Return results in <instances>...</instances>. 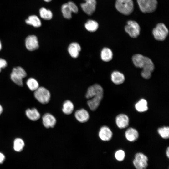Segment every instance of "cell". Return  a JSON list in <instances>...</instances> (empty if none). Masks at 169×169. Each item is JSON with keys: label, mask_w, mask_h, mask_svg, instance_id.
<instances>
[{"label": "cell", "mask_w": 169, "mask_h": 169, "mask_svg": "<svg viewBox=\"0 0 169 169\" xmlns=\"http://www.w3.org/2000/svg\"><path fill=\"white\" fill-rule=\"evenodd\" d=\"M132 61L135 66L142 68L143 70L151 73L154 69V64L151 59L140 54H136L132 57Z\"/></svg>", "instance_id": "1"}, {"label": "cell", "mask_w": 169, "mask_h": 169, "mask_svg": "<svg viewBox=\"0 0 169 169\" xmlns=\"http://www.w3.org/2000/svg\"><path fill=\"white\" fill-rule=\"evenodd\" d=\"M115 6L118 11L125 15L130 14L134 8L132 0H116Z\"/></svg>", "instance_id": "2"}, {"label": "cell", "mask_w": 169, "mask_h": 169, "mask_svg": "<svg viewBox=\"0 0 169 169\" xmlns=\"http://www.w3.org/2000/svg\"><path fill=\"white\" fill-rule=\"evenodd\" d=\"M34 96L40 103L45 104L50 101L51 95L49 91L43 87H39L34 92Z\"/></svg>", "instance_id": "3"}, {"label": "cell", "mask_w": 169, "mask_h": 169, "mask_svg": "<svg viewBox=\"0 0 169 169\" xmlns=\"http://www.w3.org/2000/svg\"><path fill=\"white\" fill-rule=\"evenodd\" d=\"M141 10L144 13H151L157 7V0H137Z\"/></svg>", "instance_id": "4"}, {"label": "cell", "mask_w": 169, "mask_h": 169, "mask_svg": "<svg viewBox=\"0 0 169 169\" xmlns=\"http://www.w3.org/2000/svg\"><path fill=\"white\" fill-rule=\"evenodd\" d=\"M154 38L157 40L162 41L165 40L168 34V30L163 23L157 24L152 31Z\"/></svg>", "instance_id": "5"}, {"label": "cell", "mask_w": 169, "mask_h": 169, "mask_svg": "<svg viewBox=\"0 0 169 169\" xmlns=\"http://www.w3.org/2000/svg\"><path fill=\"white\" fill-rule=\"evenodd\" d=\"M26 75V73L24 69L18 66L13 69L10 76L12 80L15 83L21 86L23 85V79Z\"/></svg>", "instance_id": "6"}, {"label": "cell", "mask_w": 169, "mask_h": 169, "mask_svg": "<svg viewBox=\"0 0 169 169\" xmlns=\"http://www.w3.org/2000/svg\"><path fill=\"white\" fill-rule=\"evenodd\" d=\"M125 29L129 35L133 38H136L140 34V27L138 23L134 21H128Z\"/></svg>", "instance_id": "7"}, {"label": "cell", "mask_w": 169, "mask_h": 169, "mask_svg": "<svg viewBox=\"0 0 169 169\" xmlns=\"http://www.w3.org/2000/svg\"><path fill=\"white\" fill-rule=\"evenodd\" d=\"M103 89L100 84H97L90 86L85 95L86 97L88 99L97 97H103Z\"/></svg>", "instance_id": "8"}, {"label": "cell", "mask_w": 169, "mask_h": 169, "mask_svg": "<svg viewBox=\"0 0 169 169\" xmlns=\"http://www.w3.org/2000/svg\"><path fill=\"white\" fill-rule=\"evenodd\" d=\"M25 43L27 49L30 51L35 50L39 47L37 38L34 35L28 36L26 39Z\"/></svg>", "instance_id": "9"}, {"label": "cell", "mask_w": 169, "mask_h": 169, "mask_svg": "<svg viewBox=\"0 0 169 169\" xmlns=\"http://www.w3.org/2000/svg\"><path fill=\"white\" fill-rule=\"evenodd\" d=\"M96 2L95 0H88L82 3L81 7L83 11L88 15H92L96 9Z\"/></svg>", "instance_id": "10"}, {"label": "cell", "mask_w": 169, "mask_h": 169, "mask_svg": "<svg viewBox=\"0 0 169 169\" xmlns=\"http://www.w3.org/2000/svg\"><path fill=\"white\" fill-rule=\"evenodd\" d=\"M42 123L46 128H53L56 123L55 118L49 113L44 114L42 117Z\"/></svg>", "instance_id": "11"}, {"label": "cell", "mask_w": 169, "mask_h": 169, "mask_svg": "<svg viewBox=\"0 0 169 169\" xmlns=\"http://www.w3.org/2000/svg\"><path fill=\"white\" fill-rule=\"evenodd\" d=\"M99 136L100 139L104 141H108L112 138V132L108 127L104 126L100 128L99 132Z\"/></svg>", "instance_id": "12"}, {"label": "cell", "mask_w": 169, "mask_h": 169, "mask_svg": "<svg viewBox=\"0 0 169 169\" xmlns=\"http://www.w3.org/2000/svg\"><path fill=\"white\" fill-rule=\"evenodd\" d=\"M129 122L128 116L125 114H120L116 117V123L119 128L123 129L127 127L129 125Z\"/></svg>", "instance_id": "13"}, {"label": "cell", "mask_w": 169, "mask_h": 169, "mask_svg": "<svg viewBox=\"0 0 169 169\" xmlns=\"http://www.w3.org/2000/svg\"><path fill=\"white\" fill-rule=\"evenodd\" d=\"M74 116L76 120L81 123L86 122L90 117L88 112L84 109H81L76 111Z\"/></svg>", "instance_id": "14"}, {"label": "cell", "mask_w": 169, "mask_h": 169, "mask_svg": "<svg viewBox=\"0 0 169 169\" xmlns=\"http://www.w3.org/2000/svg\"><path fill=\"white\" fill-rule=\"evenodd\" d=\"M81 49L80 45L76 42L71 43L68 47L69 53L73 58H77L78 57Z\"/></svg>", "instance_id": "15"}, {"label": "cell", "mask_w": 169, "mask_h": 169, "mask_svg": "<svg viewBox=\"0 0 169 169\" xmlns=\"http://www.w3.org/2000/svg\"><path fill=\"white\" fill-rule=\"evenodd\" d=\"M125 136L128 141L133 142L136 140L138 138L139 133L136 129L132 127H130L125 131Z\"/></svg>", "instance_id": "16"}, {"label": "cell", "mask_w": 169, "mask_h": 169, "mask_svg": "<svg viewBox=\"0 0 169 169\" xmlns=\"http://www.w3.org/2000/svg\"><path fill=\"white\" fill-rule=\"evenodd\" d=\"M26 116L30 120L36 121L38 120L40 117V115L35 108L28 109L25 111Z\"/></svg>", "instance_id": "17"}, {"label": "cell", "mask_w": 169, "mask_h": 169, "mask_svg": "<svg viewBox=\"0 0 169 169\" xmlns=\"http://www.w3.org/2000/svg\"><path fill=\"white\" fill-rule=\"evenodd\" d=\"M111 76V81L116 84H120L123 83L125 80L124 75L118 71L113 72Z\"/></svg>", "instance_id": "18"}, {"label": "cell", "mask_w": 169, "mask_h": 169, "mask_svg": "<svg viewBox=\"0 0 169 169\" xmlns=\"http://www.w3.org/2000/svg\"><path fill=\"white\" fill-rule=\"evenodd\" d=\"M143 167V169H146L148 166L147 157L144 154L141 152L136 154L134 159Z\"/></svg>", "instance_id": "19"}, {"label": "cell", "mask_w": 169, "mask_h": 169, "mask_svg": "<svg viewBox=\"0 0 169 169\" xmlns=\"http://www.w3.org/2000/svg\"><path fill=\"white\" fill-rule=\"evenodd\" d=\"M102 98V97H95L89 99L87 103L90 109L92 111L96 110L99 106Z\"/></svg>", "instance_id": "20"}, {"label": "cell", "mask_w": 169, "mask_h": 169, "mask_svg": "<svg viewBox=\"0 0 169 169\" xmlns=\"http://www.w3.org/2000/svg\"><path fill=\"white\" fill-rule=\"evenodd\" d=\"M100 56L101 59L103 61L106 62H109L112 58V52L109 48H104L101 51Z\"/></svg>", "instance_id": "21"}, {"label": "cell", "mask_w": 169, "mask_h": 169, "mask_svg": "<svg viewBox=\"0 0 169 169\" xmlns=\"http://www.w3.org/2000/svg\"><path fill=\"white\" fill-rule=\"evenodd\" d=\"M74 106L73 103L69 100H66L63 103L62 110L66 115H70L73 112Z\"/></svg>", "instance_id": "22"}, {"label": "cell", "mask_w": 169, "mask_h": 169, "mask_svg": "<svg viewBox=\"0 0 169 169\" xmlns=\"http://www.w3.org/2000/svg\"><path fill=\"white\" fill-rule=\"evenodd\" d=\"M135 108L139 112H142L146 111L148 109L146 100L144 99H141L136 104Z\"/></svg>", "instance_id": "23"}, {"label": "cell", "mask_w": 169, "mask_h": 169, "mask_svg": "<svg viewBox=\"0 0 169 169\" xmlns=\"http://www.w3.org/2000/svg\"><path fill=\"white\" fill-rule=\"evenodd\" d=\"M26 22L27 24L35 27H39L41 25L40 19L36 15H32L29 16L28 18L26 20Z\"/></svg>", "instance_id": "24"}, {"label": "cell", "mask_w": 169, "mask_h": 169, "mask_svg": "<svg viewBox=\"0 0 169 169\" xmlns=\"http://www.w3.org/2000/svg\"><path fill=\"white\" fill-rule=\"evenodd\" d=\"M85 27L89 31L94 32L98 28L99 25L96 21L92 20H89L85 23Z\"/></svg>", "instance_id": "25"}, {"label": "cell", "mask_w": 169, "mask_h": 169, "mask_svg": "<svg viewBox=\"0 0 169 169\" xmlns=\"http://www.w3.org/2000/svg\"><path fill=\"white\" fill-rule=\"evenodd\" d=\"M25 146L23 140L20 138H16L13 141V149L18 152L21 151Z\"/></svg>", "instance_id": "26"}, {"label": "cell", "mask_w": 169, "mask_h": 169, "mask_svg": "<svg viewBox=\"0 0 169 169\" xmlns=\"http://www.w3.org/2000/svg\"><path fill=\"white\" fill-rule=\"evenodd\" d=\"M39 14L40 17L43 19L46 20H49L53 17L52 12L49 10L47 9L44 7L41 8L39 10Z\"/></svg>", "instance_id": "27"}, {"label": "cell", "mask_w": 169, "mask_h": 169, "mask_svg": "<svg viewBox=\"0 0 169 169\" xmlns=\"http://www.w3.org/2000/svg\"><path fill=\"white\" fill-rule=\"evenodd\" d=\"M61 11L64 17L66 19H69L72 17V11L70 9L67 3L63 4L61 7Z\"/></svg>", "instance_id": "28"}, {"label": "cell", "mask_w": 169, "mask_h": 169, "mask_svg": "<svg viewBox=\"0 0 169 169\" xmlns=\"http://www.w3.org/2000/svg\"><path fill=\"white\" fill-rule=\"evenodd\" d=\"M27 84L29 89L32 91H34L39 87L38 81L32 78H30L28 80Z\"/></svg>", "instance_id": "29"}, {"label": "cell", "mask_w": 169, "mask_h": 169, "mask_svg": "<svg viewBox=\"0 0 169 169\" xmlns=\"http://www.w3.org/2000/svg\"><path fill=\"white\" fill-rule=\"evenodd\" d=\"M158 132L161 136L164 139H167L169 137V127L164 126L159 128L157 130Z\"/></svg>", "instance_id": "30"}, {"label": "cell", "mask_w": 169, "mask_h": 169, "mask_svg": "<svg viewBox=\"0 0 169 169\" xmlns=\"http://www.w3.org/2000/svg\"><path fill=\"white\" fill-rule=\"evenodd\" d=\"M125 152L122 150H119L117 151L115 153V159L119 161H123L125 157Z\"/></svg>", "instance_id": "31"}, {"label": "cell", "mask_w": 169, "mask_h": 169, "mask_svg": "<svg viewBox=\"0 0 169 169\" xmlns=\"http://www.w3.org/2000/svg\"><path fill=\"white\" fill-rule=\"evenodd\" d=\"M67 4L72 12L76 13L78 12V7L74 2L69 1L67 3Z\"/></svg>", "instance_id": "32"}, {"label": "cell", "mask_w": 169, "mask_h": 169, "mask_svg": "<svg viewBox=\"0 0 169 169\" xmlns=\"http://www.w3.org/2000/svg\"><path fill=\"white\" fill-rule=\"evenodd\" d=\"M142 77L146 79H149L151 75V72L148 71L143 70L141 73Z\"/></svg>", "instance_id": "33"}, {"label": "cell", "mask_w": 169, "mask_h": 169, "mask_svg": "<svg viewBox=\"0 0 169 169\" xmlns=\"http://www.w3.org/2000/svg\"><path fill=\"white\" fill-rule=\"evenodd\" d=\"M7 65L6 61L4 59L0 58V72L2 69L5 68Z\"/></svg>", "instance_id": "34"}, {"label": "cell", "mask_w": 169, "mask_h": 169, "mask_svg": "<svg viewBox=\"0 0 169 169\" xmlns=\"http://www.w3.org/2000/svg\"><path fill=\"white\" fill-rule=\"evenodd\" d=\"M133 163L136 169H143L142 166L135 159L133 160Z\"/></svg>", "instance_id": "35"}, {"label": "cell", "mask_w": 169, "mask_h": 169, "mask_svg": "<svg viewBox=\"0 0 169 169\" xmlns=\"http://www.w3.org/2000/svg\"><path fill=\"white\" fill-rule=\"evenodd\" d=\"M5 159V156L4 155L0 152V164L2 163Z\"/></svg>", "instance_id": "36"}, {"label": "cell", "mask_w": 169, "mask_h": 169, "mask_svg": "<svg viewBox=\"0 0 169 169\" xmlns=\"http://www.w3.org/2000/svg\"><path fill=\"white\" fill-rule=\"evenodd\" d=\"M166 154L167 156V157L168 158H169V147H168V148H167L166 150Z\"/></svg>", "instance_id": "37"}, {"label": "cell", "mask_w": 169, "mask_h": 169, "mask_svg": "<svg viewBox=\"0 0 169 169\" xmlns=\"http://www.w3.org/2000/svg\"><path fill=\"white\" fill-rule=\"evenodd\" d=\"M3 111V107L0 104V115L2 113Z\"/></svg>", "instance_id": "38"}, {"label": "cell", "mask_w": 169, "mask_h": 169, "mask_svg": "<svg viewBox=\"0 0 169 169\" xmlns=\"http://www.w3.org/2000/svg\"><path fill=\"white\" fill-rule=\"evenodd\" d=\"M1 48H2V44H1V42L0 41V50H1Z\"/></svg>", "instance_id": "39"}, {"label": "cell", "mask_w": 169, "mask_h": 169, "mask_svg": "<svg viewBox=\"0 0 169 169\" xmlns=\"http://www.w3.org/2000/svg\"><path fill=\"white\" fill-rule=\"evenodd\" d=\"M44 0L46 2H49L51 1L52 0Z\"/></svg>", "instance_id": "40"}, {"label": "cell", "mask_w": 169, "mask_h": 169, "mask_svg": "<svg viewBox=\"0 0 169 169\" xmlns=\"http://www.w3.org/2000/svg\"><path fill=\"white\" fill-rule=\"evenodd\" d=\"M84 0L85 1H87L88 0Z\"/></svg>", "instance_id": "41"}]
</instances>
